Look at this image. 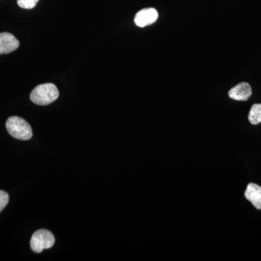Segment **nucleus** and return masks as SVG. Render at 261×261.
I'll use <instances>...</instances> for the list:
<instances>
[{
  "label": "nucleus",
  "instance_id": "obj_1",
  "mask_svg": "<svg viewBox=\"0 0 261 261\" xmlns=\"http://www.w3.org/2000/svg\"><path fill=\"white\" fill-rule=\"evenodd\" d=\"M59 97V91L55 84H40L31 93V100L38 106H47L55 102Z\"/></svg>",
  "mask_w": 261,
  "mask_h": 261
},
{
  "label": "nucleus",
  "instance_id": "obj_2",
  "mask_svg": "<svg viewBox=\"0 0 261 261\" xmlns=\"http://www.w3.org/2000/svg\"><path fill=\"white\" fill-rule=\"evenodd\" d=\"M6 128L12 137L20 140H29L32 138V127L23 118L18 116L10 117L6 122Z\"/></svg>",
  "mask_w": 261,
  "mask_h": 261
},
{
  "label": "nucleus",
  "instance_id": "obj_3",
  "mask_svg": "<svg viewBox=\"0 0 261 261\" xmlns=\"http://www.w3.org/2000/svg\"><path fill=\"white\" fill-rule=\"evenodd\" d=\"M54 235L46 229H39L34 232L31 240V247L34 252L40 253L44 249H49L54 245Z\"/></svg>",
  "mask_w": 261,
  "mask_h": 261
},
{
  "label": "nucleus",
  "instance_id": "obj_4",
  "mask_svg": "<svg viewBox=\"0 0 261 261\" xmlns=\"http://www.w3.org/2000/svg\"><path fill=\"white\" fill-rule=\"evenodd\" d=\"M159 18V13L154 8H146L139 11L136 15L135 23L137 27H145L154 23Z\"/></svg>",
  "mask_w": 261,
  "mask_h": 261
},
{
  "label": "nucleus",
  "instance_id": "obj_5",
  "mask_svg": "<svg viewBox=\"0 0 261 261\" xmlns=\"http://www.w3.org/2000/svg\"><path fill=\"white\" fill-rule=\"evenodd\" d=\"M19 41L10 33H0V55L8 54L18 49Z\"/></svg>",
  "mask_w": 261,
  "mask_h": 261
},
{
  "label": "nucleus",
  "instance_id": "obj_6",
  "mask_svg": "<svg viewBox=\"0 0 261 261\" xmlns=\"http://www.w3.org/2000/svg\"><path fill=\"white\" fill-rule=\"evenodd\" d=\"M252 94V89L250 84L242 82L230 89L228 96L231 99L238 101H247Z\"/></svg>",
  "mask_w": 261,
  "mask_h": 261
},
{
  "label": "nucleus",
  "instance_id": "obj_7",
  "mask_svg": "<svg viewBox=\"0 0 261 261\" xmlns=\"http://www.w3.org/2000/svg\"><path fill=\"white\" fill-rule=\"evenodd\" d=\"M245 197L255 208L261 210V187L255 184H249L245 190Z\"/></svg>",
  "mask_w": 261,
  "mask_h": 261
},
{
  "label": "nucleus",
  "instance_id": "obj_8",
  "mask_svg": "<svg viewBox=\"0 0 261 261\" xmlns=\"http://www.w3.org/2000/svg\"><path fill=\"white\" fill-rule=\"evenodd\" d=\"M248 119L252 125H257L261 123V104L252 106L249 113Z\"/></svg>",
  "mask_w": 261,
  "mask_h": 261
},
{
  "label": "nucleus",
  "instance_id": "obj_9",
  "mask_svg": "<svg viewBox=\"0 0 261 261\" xmlns=\"http://www.w3.org/2000/svg\"><path fill=\"white\" fill-rule=\"evenodd\" d=\"M39 0H18V6L23 9H33L35 8Z\"/></svg>",
  "mask_w": 261,
  "mask_h": 261
},
{
  "label": "nucleus",
  "instance_id": "obj_10",
  "mask_svg": "<svg viewBox=\"0 0 261 261\" xmlns=\"http://www.w3.org/2000/svg\"><path fill=\"white\" fill-rule=\"evenodd\" d=\"M9 202V195L6 192L0 190V213L4 210Z\"/></svg>",
  "mask_w": 261,
  "mask_h": 261
}]
</instances>
